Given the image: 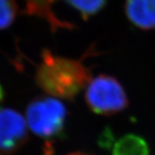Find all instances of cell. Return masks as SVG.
Here are the masks:
<instances>
[{"label": "cell", "instance_id": "7", "mask_svg": "<svg viewBox=\"0 0 155 155\" xmlns=\"http://www.w3.org/2000/svg\"><path fill=\"white\" fill-rule=\"evenodd\" d=\"M112 155H150L147 142L138 134H128L114 143Z\"/></svg>", "mask_w": 155, "mask_h": 155}, {"label": "cell", "instance_id": "5", "mask_svg": "<svg viewBox=\"0 0 155 155\" xmlns=\"http://www.w3.org/2000/svg\"><path fill=\"white\" fill-rule=\"evenodd\" d=\"M124 12L135 28L143 31L155 29V0H125Z\"/></svg>", "mask_w": 155, "mask_h": 155}, {"label": "cell", "instance_id": "3", "mask_svg": "<svg viewBox=\"0 0 155 155\" xmlns=\"http://www.w3.org/2000/svg\"><path fill=\"white\" fill-rule=\"evenodd\" d=\"M84 90L85 104L97 115L115 116L128 106L125 89L117 78L110 75L99 74L91 78Z\"/></svg>", "mask_w": 155, "mask_h": 155}, {"label": "cell", "instance_id": "1", "mask_svg": "<svg viewBox=\"0 0 155 155\" xmlns=\"http://www.w3.org/2000/svg\"><path fill=\"white\" fill-rule=\"evenodd\" d=\"M91 78L82 60L55 55L45 49L35 72V82L48 96L60 100H73Z\"/></svg>", "mask_w": 155, "mask_h": 155}, {"label": "cell", "instance_id": "10", "mask_svg": "<svg viewBox=\"0 0 155 155\" xmlns=\"http://www.w3.org/2000/svg\"><path fill=\"white\" fill-rule=\"evenodd\" d=\"M67 155H94L88 153H84V152H72L71 153H68Z\"/></svg>", "mask_w": 155, "mask_h": 155}, {"label": "cell", "instance_id": "4", "mask_svg": "<svg viewBox=\"0 0 155 155\" xmlns=\"http://www.w3.org/2000/svg\"><path fill=\"white\" fill-rule=\"evenodd\" d=\"M25 116L11 108H0V153L11 154L21 149L28 138Z\"/></svg>", "mask_w": 155, "mask_h": 155}, {"label": "cell", "instance_id": "9", "mask_svg": "<svg viewBox=\"0 0 155 155\" xmlns=\"http://www.w3.org/2000/svg\"><path fill=\"white\" fill-rule=\"evenodd\" d=\"M17 11L15 0H0V30L5 29L13 23Z\"/></svg>", "mask_w": 155, "mask_h": 155}, {"label": "cell", "instance_id": "8", "mask_svg": "<svg viewBox=\"0 0 155 155\" xmlns=\"http://www.w3.org/2000/svg\"><path fill=\"white\" fill-rule=\"evenodd\" d=\"M72 8L80 14L84 20L96 16L104 9L107 0H66Z\"/></svg>", "mask_w": 155, "mask_h": 155}, {"label": "cell", "instance_id": "6", "mask_svg": "<svg viewBox=\"0 0 155 155\" xmlns=\"http://www.w3.org/2000/svg\"><path fill=\"white\" fill-rule=\"evenodd\" d=\"M26 7L24 13L44 19L49 24L51 29L55 32L60 28L72 29L74 25L71 22L61 20L53 11V5L57 0H25Z\"/></svg>", "mask_w": 155, "mask_h": 155}, {"label": "cell", "instance_id": "2", "mask_svg": "<svg viewBox=\"0 0 155 155\" xmlns=\"http://www.w3.org/2000/svg\"><path fill=\"white\" fill-rule=\"evenodd\" d=\"M67 110L61 100L47 96L33 99L27 106L25 118L29 130L44 141H55L64 133Z\"/></svg>", "mask_w": 155, "mask_h": 155}, {"label": "cell", "instance_id": "11", "mask_svg": "<svg viewBox=\"0 0 155 155\" xmlns=\"http://www.w3.org/2000/svg\"><path fill=\"white\" fill-rule=\"evenodd\" d=\"M4 97H5V92H4V90H3L1 84H0V102L4 99Z\"/></svg>", "mask_w": 155, "mask_h": 155}]
</instances>
